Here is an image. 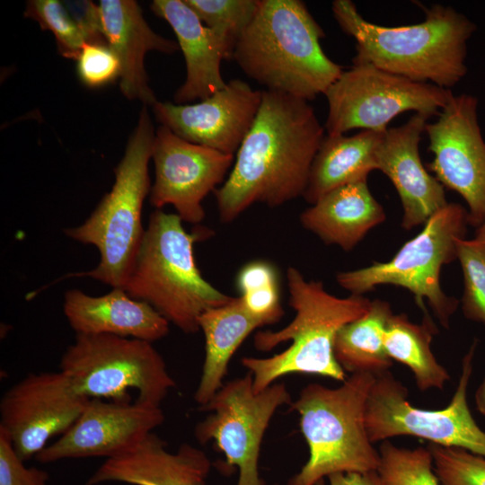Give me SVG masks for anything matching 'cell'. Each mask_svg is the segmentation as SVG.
Listing matches in <instances>:
<instances>
[{
	"label": "cell",
	"instance_id": "6da1fadb",
	"mask_svg": "<svg viewBox=\"0 0 485 485\" xmlns=\"http://www.w3.org/2000/svg\"><path fill=\"white\" fill-rule=\"evenodd\" d=\"M324 137V126L307 101L263 90L234 166L215 190L221 221L232 222L255 203L278 207L303 196Z\"/></svg>",
	"mask_w": 485,
	"mask_h": 485
},
{
	"label": "cell",
	"instance_id": "7a4b0ae2",
	"mask_svg": "<svg viewBox=\"0 0 485 485\" xmlns=\"http://www.w3.org/2000/svg\"><path fill=\"white\" fill-rule=\"evenodd\" d=\"M340 29L356 40L353 65H371L418 83L450 90L466 75L467 42L476 25L451 6L425 8V20L384 26L366 20L350 0H335Z\"/></svg>",
	"mask_w": 485,
	"mask_h": 485
},
{
	"label": "cell",
	"instance_id": "3957f363",
	"mask_svg": "<svg viewBox=\"0 0 485 485\" xmlns=\"http://www.w3.org/2000/svg\"><path fill=\"white\" fill-rule=\"evenodd\" d=\"M325 32L300 0H260L233 59L266 90L312 101L344 71L322 50Z\"/></svg>",
	"mask_w": 485,
	"mask_h": 485
},
{
	"label": "cell",
	"instance_id": "277c9868",
	"mask_svg": "<svg viewBox=\"0 0 485 485\" xmlns=\"http://www.w3.org/2000/svg\"><path fill=\"white\" fill-rule=\"evenodd\" d=\"M287 278L295 318L277 331H258L253 341L258 350L265 352L282 342L291 340V345L269 357H244L241 361L252 374L256 393L290 374L318 375L344 382L345 371L333 353L335 337L344 325L366 313L371 304L363 295H332L322 282L306 281L294 267L287 269Z\"/></svg>",
	"mask_w": 485,
	"mask_h": 485
},
{
	"label": "cell",
	"instance_id": "5b68a950",
	"mask_svg": "<svg viewBox=\"0 0 485 485\" xmlns=\"http://www.w3.org/2000/svg\"><path fill=\"white\" fill-rule=\"evenodd\" d=\"M211 234L207 228L188 233L177 214L155 210L122 289L181 331L197 332L202 313L233 298L208 283L196 265L194 243Z\"/></svg>",
	"mask_w": 485,
	"mask_h": 485
},
{
	"label": "cell",
	"instance_id": "8992f818",
	"mask_svg": "<svg viewBox=\"0 0 485 485\" xmlns=\"http://www.w3.org/2000/svg\"><path fill=\"white\" fill-rule=\"evenodd\" d=\"M154 137L150 114L143 105L124 155L114 170L110 191L82 225L65 229L73 240L95 246L101 256L95 269L70 277H90L112 288H123L145 235L141 216L152 187L148 163Z\"/></svg>",
	"mask_w": 485,
	"mask_h": 485
},
{
	"label": "cell",
	"instance_id": "52a82bcc",
	"mask_svg": "<svg viewBox=\"0 0 485 485\" xmlns=\"http://www.w3.org/2000/svg\"><path fill=\"white\" fill-rule=\"evenodd\" d=\"M376 375L355 373L338 388L310 384L292 401L300 417L309 459L287 485H319L338 472L377 470L380 455L365 425L366 405Z\"/></svg>",
	"mask_w": 485,
	"mask_h": 485
},
{
	"label": "cell",
	"instance_id": "ba28073f",
	"mask_svg": "<svg viewBox=\"0 0 485 485\" xmlns=\"http://www.w3.org/2000/svg\"><path fill=\"white\" fill-rule=\"evenodd\" d=\"M468 213L457 203H448L434 214L423 230L408 241L387 262H374L363 269L340 272L337 281L351 295H363L381 285L404 287L414 295L424 313V301L443 326L448 327L458 300L444 293L440 271L457 259V242L464 238Z\"/></svg>",
	"mask_w": 485,
	"mask_h": 485
},
{
	"label": "cell",
	"instance_id": "9c48e42d",
	"mask_svg": "<svg viewBox=\"0 0 485 485\" xmlns=\"http://www.w3.org/2000/svg\"><path fill=\"white\" fill-rule=\"evenodd\" d=\"M59 369L88 399L160 406L175 381L152 342L110 334H76L62 355Z\"/></svg>",
	"mask_w": 485,
	"mask_h": 485
},
{
	"label": "cell",
	"instance_id": "30bf717a",
	"mask_svg": "<svg viewBox=\"0 0 485 485\" xmlns=\"http://www.w3.org/2000/svg\"><path fill=\"white\" fill-rule=\"evenodd\" d=\"M475 348L476 342L463 359L461 376L450 403L442 410L413 407L407 400V388L389 371L376 375L365 413L370 441L409 435L485 457V432L474 420L467 401Z\"/></svg>",
	"mask_w": 485,
	"mask_h": 485
},
{
	"label": "cell",
	"instance_id": "8fae6325",
	"mask_svg": "<svg viewBox=\"0 0 485 485\" xmlns=\"http://www.w3.org/2000/svg\"><path fill=\"white\" fill-rule=\"evenodd\" d=\"M329 136L352 129L384 133L389 123L407 111L436 116L454 95L451 90L418 83L371 65H352L324 93Z\"/></svg>",
	"mask_w": 485,
	"mask_h": 485
},
{
	"label": "cell",
	"instance_id": "7c38bea8",
	"mask_svg": "<svg viewBox=\"0 0 485 485\" xmlns=\"http://www.w3.org/2000/svg\"><path fill=\"white\" fill-rule=\"evenodd\" d=\"M291 402L283 383L256 393L248 372L224 383L208 403L199 407L211 413L196 425V439L201 444L214 441L226 464L239 469L236 485H264L259 473L261 442L277 410Z\"/></svg>",
	"mask_w": 485,
	"mask_h": 485
},
{
	"label": "cell",
	"instance_id": "4fadbf2b",
	"mask_svg": "<svg viewBox=\"0 0 485 485\" xmlns=\"http://www.w3.org/2000/svg\"><path fill=\"white\" fill-rule=\"evenodd\" d=\"M477 109L475 96L453 95L425 133L434 154L428 170L462 196L469 207L468 224L479 228L485 223V141Z\"/></svg>",
	"mask_w": 485,
	"mask_h": 485
},
{
	"label": "cell",
	"instance_id": "5bb4252c",
	"mask_svg": "<svg viewBox=\"0 0 485 485\" xmlns=\"http://www.w3.org/2000/svg\"><path fill=\"white\" fill-rule=\"evenodd\" d=\"M89 400L60 370L29 374L3 395L0 429L25 462L36 457L52 437L66 433Z\"/></svg>",
	"mask_w": 485,
	"mask_h": 485
},
{
	"label": "cell",
	"instance_id": "9a60e30c",
	"mask_svg": "<svg viewBox=\"0 0 485 485\" xmlns=\"http://www.w3.org/2000/svg\"><path fill=\"white\" fill-rule=\"evenodd\" d=\"M152 159L155 171L152 206L161 209L172 205L182 221L197 225L205 217L203 199L224 181L234 154L190 143L161 125Z\"/></svg>",
	"mask_w": 485,
	"mask_h": 485
},
{
	"label": "cell",
	"instance_id": "2e32d148",
	"mask_svg": "<svg viewBox=\"0 0 485 485\" xmlns=\"http://www.w3.org/2000/svg\"><path fill=\"white\" fill-rule=\"evenodd\" d=\"M164 421L160 406L90 399L72 427L35 457L43 463L64 459L125 455Z\"/></svg>",
	"mask_w": 485,
	"mask_h": 485
},
{
	"label": "cell",
	"instance_id": "e0dca14e",
	"mask_svg": "<svg viewBox=\"0 0 485 485\" xmlns=\"http://www.w3.org/2000/svg\"><path fill=\"white\" fill-rule=\"evenodd\" d=\"M262 91L240 79L195 104L156 101V120L181 138L224 154H234L251 130L259 112Z\"/></svg>",
	"mask_w": 485,
	"mask_h": 485
},
{
	"label": "cell",
	"instance_id": "ac0fdd59",
	"mask_svg": "<svg viewBox=\"0 0 485 485\" xmlns=\"http://www.w3.org/2000/svg\"><path fill=\"white\" fill-rule=\"evenodd\" d=\"M428 119L415 113L404 124L389 128L376 149V170L390 179L400 197L406 230L425 224L448 204L444 186L425 169L419 155Z\"/></svg>",
	"mask_w": 485,
	"mask_h": 485
},
{
	"label": "cell",
	"instance_id": "d6986e66",
	"mask_svg": "<svg viewBox=\"0 0 485 485\" xmlns=\"http://www.w3.org/2000/svg\"><path fill=\"white\" fill-rule=\"evenodd\" d=\"M98 15L102 35L120 62L122 93L153 106L157 100L148 84L145 56L150 50L172 54L180 48L178 42L154 32L136 1L101 0Z\"/></svg>",
	"mask_w": 485,
	"mask_h": 485
},
{
	"label": "cell",
	"instance_id": "ffe728a7",
	"mask_svg": "<svg viewBox=\"0 0 485 485\" xmlns=\"http://www.w3.org/2000/svg\"><path fill=\"white\" fill-rule=\"evenodd\" d=\"M154 432L128 454L107 459L84 485L118 481L131 485H206L207 454L188 443L176 452Z\"/></svg>",
	"mask_w": 485,
	"mask_h": 485
},
{
	"label": "cell",
	"instance_id": "44dd1931",
	"mask_svg": "<svg viewBox=\"0 0 485 485\" xmlns=\"http://www.w3.org/2000/svg\"><path fill=\"white\" fill-rule=\"evenodd\" d=\"M151 9L172 28L182 50L187 75L176 91V104L208 98L226 84L221 75V62L229 57L220 38L207 27L184 0H154Z\"/></svg>",
	"mask_w": 485,
	"mask_h": 485
},
{
	"label": "cell",
	"instance_id": "7402d4cb",
	"mask_svg": "<svg viewBox=\"0 0 485 485\" xmlns=\"http://www.w3.org/2000/svg\"><path fill=\"white\" fill-rule=\"evenodd\" d=\"M63 310L76 334H110L153 342L169 332L170 322L163 316L122 288L100 296L68 290Z\"/></svg>",
	"mask_w": 485,
	"mask_h": 485
},
{
	"label": "cell",
	"instance_id": "603a6c76",
	"mask_svg": "<svg viewBox=\"0 0 485 485\" xmlns=\"http://www.w3.org/2000/svg\"><path fill=\"white\" fill-rule=\"evenodd\" d=\"M385 213L371 194L367 180L338 187L319 198L300 216L302 225L327 244L352 250Z\"/></svg>",
	"mask_w": 485,
	"mask_h": 485
},
{
	"label": "cell",
	"instance_id": "cb8c5ba5",
	"mask_svg": "<svg viewBox=\"0 0 485 485\" xmlns=\"http://www.w3.org/2000/svg\"><path fill=\"white\" fill-rule=\"evenodd\" d=\"M198 325L205 337V359L194 399L202 407L223 386L229 362L239 346L262 324L247 311L239 296L206 311Z\"/></svg>",
	"mask_w": 485,
	"mask_h": 485
},
{
	"label": "cell",
	"instance_id": "d4e9b609",
	"mask_svg": "<svg viewBox=\"0 0 485 485\" xmlns=\"http://www.w3.org/2000/svg\"><path fill=\"white\" fill-rule=\"evenodd\" d=\"M384 134L361 130L349 137L326 135L313 161L304 199L313 205L338 187L367 180L376 170V149Z\"/></svg>",
	"mask_w": 485,
	"mask_h": 485
},
{
	"label": "cell",
	"instance_id": "484cf974",
	"mask_svg": "<svg viewBox=\"0 0 485 485\" xmlns=\"http://www.w3.org/2000/svg\"><path fill=\"white\" fill-rule=\"evenodd\" d=\"M392 314L390 304L376 299L371 301L366 313L338 331L333 353L344 371L375 375L388 371L392 361L385 350L383 336Z\"/></svg>",
	"mask_w": 485,
	"mask_h": 485
},
{
	"label": "cell",
	"instance_id": "4316f807",
	"mask_svg": "<svg viewBox=\"0 0 485 485\" xmlns=\"http://www.w3.org/2000/svg\"><path fill=\"white\" fill-rule=\"evenodd\" d=\"M436 331L428 313H424L420 324L413 323L405 314L392 313L384 331L388 356L411 370L421 391L443 389L449 380L448 372L436 361L430 348Z\"/></svg>",
	"mask_w": 485,
	"mask_h": 485
},
{
	"label": "cell",
	"instance_id": "83f0119b",
	"mask_svg": "<svg viewBox=\"0 0 485 485\" xmlns=\"http://www.w3.org/2000/svg\"><path fill=\"white\" fill-rule=\"evenodd\" d=\"M24 15L53 33L60 55L66 58L76 60L86 43L106 42L94 13L84 10L75 18L57 0L29 1Z\"/></svg>",
	"mask_w": 485,
	"mask_h": 485
},
{
	"label": "cell",
	"instance_id": "f1b7e54d",
	"mask_svg": "<svg viewBox=\"0 0 485 485\" xmlns=\"http://www.w3.org/2000/svg\"><path fill=\"white\" fill-rule=\"evenodd\" d=\"M222 40L229 59L251 22L260 0H184Z\"/></svg>",
	"mask_w": 485,
	"mask_h": 485
},
{
	"label": "cell",
	"instance_id": "f546056e",
	"mask_svg": "<svg viewBox=\"0 0 485 485\" xmlns=\"http://www.w3.org/2000/svg\"><path fill=\"white\" fill-rule=\"evenodd\" d=\"M237 285L245 308L262 326L281 319L284 310L277 273L271 264L265 261L246 264L238 274Z\"/></svg>",
	"mask_w": 485,
	"mask_h": 485
},
{
	"label": "cell",
	"instance_id": "4dcf8cb0",
	"mask_svg": "<svg viewBox=\"0 0 485 485\" xmlns=\"http://www.w3.org/2000/svg\"><path fill=\"white\" fill-rule=\"evenodd\" d=\"M376 470L383 485H439L433 456L423 447L406 449L389 441L380 446Z\"/></svg>",
	"mask_w": 485,
	"mask_h": 485
},
{
	"label": "cell",
	"instance_id": "1f68e13d",
	"mask_svg": "<svg viewBox=\"0 0 485 485\" xmlns=\"http://www.w3.org/2000/svg\"><path fill=\"white\" fill-rule=\"evenodd\" d=\"M464 289L463 311L470 320L485 324V231L478 228L473 239L457 242Z\"/></svg>",
	"mask_w": 485,
	"mask_h": 485
},
{
	"label": "cell",
	"instance_id": "d6a6232c",
	"mask_svg": "<svg viewBox=\"0 0 485 485\" xmlns=\"http://www.w3.org/2000/svg\"><path fill=\"white\" fill-rule=\"evenodd\" d=\"M428 449L441 485H485V457L463 448L435 444Z\"/></svg>",
	"mask_w": 485,
	"mask_h": 485
},
{
	"label": "cell",
	"instance_id": "836d02e7",
	"mask_svg": "<svg viewBox=\"0 0 485 485\" xmlns=\"http://www.w3.org/2000/svg\"><path fill=\"white\" fill-rule=\"evenodd\" d=\"M76 61L78 76L88 87H101L120 77L119 59L107 42L86 43Z\"/></svg>",
	"mask_w": 485,
	"mask_h": 485
},
{
	"label": "cell",
	"instance_id": "e575fe53",
	"mask_svg": "<svg viewBox=\"0 0 485 485\" xmlns=\"http://www.w3.org/2000/svg\"><path fill=\"white\" fill-rule=\"evenodd\" d=\"M48 481L47 472L24 465L7 434L0 429V485H48Z\"/></svg>",
	"mask_w": 485,
	"mask_h": 485
},
{
	"label": "cell",
	"instance_id": "d590c367",
	"mask_svg": "<svg viewBox=\"0 0 485 485\" xmlns=\"http://www.w3.org/2000/svg\"><path fill=\"white\" fill-rule=\"evenodd\" d=\"M329 485H383L376 471L368 472H338L327 477Z\"/></svg>",
	"mask_w": 485,
	"mask_h": 485
},
{
	"label": "cell",
	"instance_id": "8d00e7d4",
	"mask_svg": "<svg viewBox=\"0 0 485 485\" xmlns=\"http://www.w3.org/2000/svg\"><path fill=\"white\" fill-rule=\"evenodd\" d=\"M475 403L477 410L485 416V377L476 391Z\"/></svg>",
	"mask_w": 485,
	"mask_h": 485
},
{
	"label": "cell",
	"instance_id": "74e56055",
	"mask_svg": "<svg viewBox=\"0 0 485 485\" xmlns=\"http://www.w3.org/2000/svg\"><path fill=\"white\" fill-rule=\"evenodd\" d=\"M479 228H481L482 230L485 231V223L481 226H480Z\"/></svg>",
	"mask_w": 485,
	"mask_h": 485
},
{
	"label": "cell",
	"instance_id": "f35d334b",
	"mask_svg": "<svg viewBox=\"0 0 485 485\" xmlns=\"http://www.w3.org/2000/svg\"><path fill=\"white\" fill-rule=\"evenodd\" d=\"M275 485H278V484H275Z\"/></svg>",
	"mask_w": 485,
	"mask_h": 485
}]
</instances>
